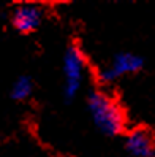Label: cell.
I'll list each match as a JSON object with an SVG mask.
<instances>
[{"label":"cell","mask_w":155,"mask_h":157,"mask_svg":"<svg viewBox=\"0 0 155 157\" xmlns=\"http://www.w3.org/2000/svg\"><path fill=\"white\" fill-rule=\"evenodd\" d=\"M33 92V81L30 76L27 75H22L19 78H16V81L11 84V89H10V97L11 100L14 101H22V100H27Z\"/></svg>","instance_id":"6"},{"label":"cell","mask_w":155,"mask_h":157,"mask_svg":"<svg viewBox=\"0 0 155 157\" xmlns=\"http://www.w3.org/2000/svg\"><path fill=\"white\" fill-rule=\"evenodd\" d=\"M62 73H63V97L71 101L75 98L86 81L87 73V60L83 49L78 43H70L65 49L62 60Z\"/></svg>","instance_id":"2"},{"label":"cell","mask_w":155,"mask_h":157,"mask_svg":"<svg viewBox=\"0 0 155 157\" xmlns=\"http://www.w3.org/2000/svg\"><path fill=\"white\" fill-rule=\"evenodd\" d=\"M142 67H144V60L138 54L128 52V51L117 52L103 68H100L98 79L101 82L109 84V82H114V81L120 79L127 75L138 73Z\"/></svg>","instance_id":"3"},{"label":"cell","mask_w":155,"mask_h":157,"mask_svg":"<svg viewBox=\"0 0 155 157\" xmlns=\"http://www.w3.org/2000/svg\"><path fill=\"white\" fill-rule=\"evenodd\" d=\"M125 149L135 157L155 155V135L144 127H136L125 136Z\"/></svg>","instance_id":"5"},{"label":"cell","mask_w":155,"mask_h":157,"mask_svg":"<svg viewBox=\"0 0 155 157\" xmlns=\"http://www.w3.org/2000/svg\"><path fill=\"white\" fill-rule=\"evenodd\" d=\"M11 25L19 33H30L38 29L43 21V10L41 6L35 3H21L16 5L11 11Z\"/></svg>","instance_id":"4"},{"label":"cell","mask_w":155,"mask_h":157,"mask_svg":"<svg viewBox=\"0 0 155 157\" xmlns=\"http://www.w3.org/2000/svg\"><path fill=\"white\" fill-rule=\"evenodd\" d=\"M87 109L94 125L103 135H120L127 127L124 108L113 95L105 90H92L87 97Z\"/></svg>","instance_id":"1"}]
</instances>
